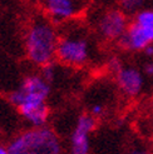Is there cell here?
Returning <instances> with one entry per match:
<instances>
[{"label": "cell", "instance_id": "6", "mask_svg": "<svg viewBox=\"0 0 153 154\" xmlns=\"http://www.w3.org/2000/svg\"><path fill=\"white\" fill-rule=\"evenodd\" d=\"M97 128V118L90 113L80 114L70 134L69 154H89L90 134Z\"/></svg>", "mask_w": 153, "mask_h": 154}, {"label": "cell", "instance_id": "16", "mask_svg": "<svg viewBox=\"0 0 153 154\" xmlns=\"http://www.w3.org/2000/svg\"><path fill=\"white\" fill-rule=\"evenodd\" d=\"M129 154H151L147 149H144V148H136L133 149Z\"/></svg>", "mask_w": 153, "mask_h": 154}, {"label": "cell", "instance_id": "5", "mask_svg": "<svg viewBox=\"0 0 153 154\" xmlns=\"http://www.w3.org/2000/svg\"><path fill=\"white\" fill-rule=\"evenodd\" d=\"M128 15L120 9L105 10L95 20V32L105 42H118L129 25Z\"/></svg>", "mask_w": 153, "mask_h": 154}, {"label": "cell", "instance_id": "15", "mask_svg": "<svg viewBox=\"0 0 153 154\" xmlns=\"http://www.w3.org/2000/svg\"><path fill=\"white\" fill-rule=\"evenodd\" d=\"M143 53H144V55H146V57L153 58V43L152 44H148L147 47L143 49Z\"/></svg>", "mask_w": 153, "mask_h": 154}, {"label": "cell", "instance_id": "12", "mask_svg": "<svg viewBox=\"0 0 153 154\" xmlns=\"http://www.w3.org/2000/svg\"><path fill=\"white\" fill-rule=\"evenodd\" d=\"M40 69H42L40 75H42L48 83L52 84V82L54 80V78H55V66H54V61H53V63L47 64V65H43Z\"/></svg>", "mask_w": 153, "mask_h": 154}, {"label": "cell", "instance_id": "3", "mask_svg": "<svg viewBox=\"0 0 153 154\" xmlns=\"http://www.w3.org/2000/svg\"><path fill=\"white\" fill-rule=\"evenodd\" d=\"M55 59L68 66L82 68L87 65L92 59L89 38L80 30H72L59 35Z\"/></svg>", "mask_w": 153, "mask_h": 154}, {"label": "cell", "instance_id": "1", "mask_svg": "<svg viewBox=\"0 0 153 154\" xmlns=\"http://www.w3.org/2000/svg\"><path fill=\"white\" fill-rule=\"evenodd\" d=\"M59 34L47 18H35L29 24L25 36L24 47L28 59L36 66H43L53 63L55 59Z\"/></svg>", "mask_w": 153, "mask_h": 154}, {"label": "cell", "instance_id": "10", "mask_svg": "<svg viewBox=\"0 0 153 154\" xmlns=\"http://www.w3.org/2000/svg\"><path fill=\"white\" fill-rule=\"evenodd\" d=\"M133 21L137 23L146 35L149 44L153 43V9H142L133 15Z\"/></svg>", "mask_w": 153, "mask_h": 154}, {"label": "cell", "instance_id": "17", "mask_svg": "<svg viewBox=\"0 0 153 154\" xmlns=\"http://www.w3.org/2000/svg\"><path fill=\"white\" fill-rule=\"evenodd\" d=\"M0 154H9L8 147H2V145H0Z\"/></svg>", "mask_w": 153, "mask_h": 154}, {"label": "cell", "instance_id": "9", "mask_svg": "<svg viewBox=\"0 0 153 154\" xmlns=\"http://www.w3.org/2000/svg\"><path fill=\"white\" fill-rule=\"evenodd\" d=\"M20 115L33 127H44L49 119V106L47 102L42 103H24L18 106Z\"/></svg>", "mask_w": 153, "mask_h": 154}, {"label": "cell", "instance_id": "14", "mask_svg": "<svg viewBox=\"0 0 153 154\" xmlns=\"http://www.w3.org/2000/svg\"><path fill=\"white\" fill-rule=\"evenodd\" d=\"M144 73L153 78V60L148 61V63L146 64V66H144Z\"/></svg>", "mask_w": 153, "mask_h": 154}, {"label": "cell", "instance_id": "8", "mask_svg": "<svg viewBox=\"0 0 153 154\" xmlns=\"http://www.w3.org/2000/svg\"><path fill=\"white\" fill-rule=\"evenodd\" d=\"M44 9L52 21H65L78 13L76 0H44Z\"/></svg>", "mask_w": 153, "mask_h": 154}, {"label": "cell", "instance_id": "7", "mask_svg": "<svg viewBox=\"0 0 153 154\" xmlns=\"http://www.w3.org/2000/svg\"><path fill=\"white\" fill-rule=\"evenodd\" d=\"M116 84L120 93L127 98L138 97L144 87L143 74L138 68L132 65H122L119 70L114 73Z\"/></svg>", "mask_w": 153, "mask_h": 154}, {"label": "cell", "instance_id": "13", "mask_svg": "<svg viewBox=\"0 0 153 154\" xmlns=\"http://www.w3.org/2000/svg\"><path fill=\"white\" fill-rule=\"evenodd\" d=\"M89 113L93 115V117H95L97 119H98L99 117H102V115L104 114V106H103V104H101V103L93 104V105L90 106Z\"/></svg>", "mask_w": 153, "mask_h": 154}, {"label": "cell", "instance_id": "11", "mask_svg": "<svg viewBox=\"0 0 153 154\" xmlns=\"http://www.w3.org/2000/svg\"><path fill=\"white\" fill-rule=\"evenodd\" d=\"M146 2L147 0H119V9L129 17L141 11Z\"/></svg>", "mask_w": 153, "mask_h": 154}, {"label": "cell", "instance_id": "4", "mask_svg": "<svg viewBox=\"0 0 153 154\" xmlns=\"http://www.w3.org/2000/svg\"><path fill=\"white\" fill-rule=\"evenodd\" d=\"M52 87L40 74H30L23 79L20 87L9 95V100L15 106L24 103L47 102L50 95Z\"/></svg>", "mask_w": 153, "mask_h": 154}, {"label": "cell", "instance_id": "2", "mask_svg": "<svg viewBox=\"0 0 153 154\" xmlns=\"http://www.w3.org/2000/svg\"><path fill=\"white\" fill-rule=\"evenodd\" d=\"M9 154H62L58 134L48 127H33L17 135L8 145Z\"/></svg>", "mask_w": 153, "mask_h": 154}]
</instances>
